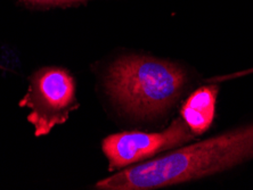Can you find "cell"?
Masks as SVG:
<instances>
[{
  "label": "cell",
  "mask_w": 253,
  "mask_h": 190,
  "mask_svg": "<svg viewBox=\"0 0 253 190\" xmlns=\"http://www.w3.org/2000/svg\"><path fill=\"white\" fill-rule=\"evenodd\" d=\"M17 1L28 8L50 9L78 6L89 1V0H17Z\"/></svg>",
  "instance_id": "cell-6"
},
{
  "label": "cell",
  "mask_w": 253,
  "mask_h": 190,
  "mask_svg": "<svg viewBox=\"0 0 253 190\" xmlns=\"http://www.w3.org/2000/svg\"><path fill=\"white\" fill-rule=\"evenodd\" d=\"M218 92V85L199 88L181 107V118L194 136L202 135L210 129L215 116Z\"/></svg>",
  "instance_id": "cell-5"
},
{
  "label": "cell",
  "mask_w": 253,
  "mask_h": 190,
  "mask_svg": "<svg viewBox=\"0 0 253 190\" xmlns=\"http://www.w3.org/2000/svg\"><path fill=\"white\" fill-rule=\"evenodd\" d=\"M193 138L194 135L180 117L161 132L114 133L103 140L102 148L109 159V169L113 171L180 146L193 140Z\"/></svg>",
  "instance_id": "cell-4"
},
{
  "label": "cell",
  "mask_w": 253,
  "mask_h": 190,
  "mask_svg": "<svg viewBox=\"0 0 253 190\" xmlns=\"http://www.w3.org/2000/svg\"><path fill=\"white\" fill-rule=\"evenodd\" d=\"M185 82V72L173 63L133 55L110 66L105 84L122 109L145 118L168 111L179 98Z\"/></svg>",
  "instance_id": "cell-2"
},
{
  "label": "cell",
  "mask_w": 253,
  "mask_h": 190,
  "mask_svg": "<svg viewBox=\"0 0 253 190\" xmlns=\"http://www.w3.org/2000/svg\"><path fill=\"white\" fill-rule=\"evenodd\" d=\"M20 106L30 110L28 121L35 128L36 137L48 135L55 126L65 123L78 107L73 76L62 68L40 69L30 76Z\"/></svg>",
  "instance_id": "cell-3"
},
{
  "label": "cell",
  "mask_w": 253,
  "mask_h": 190,
  "mask_svg": "<svg viewBox=\"0 0 253 190\" xmlns=\"http://www.w3.org/2000/svg\"><path fill=\"white\" fill-rule=\"evenodd\" d=\"M253 156V125L189 145L153 161L119 171L96 184L103 190L168 187L228 170Z\"/></svg>",
  "instance_id": "cell-1"
}]
</instances>
